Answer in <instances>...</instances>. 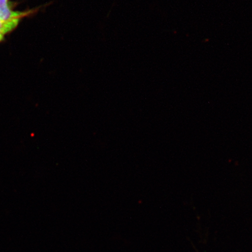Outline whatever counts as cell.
I'll return each instance as SVG.
<instances>
[{"mask_svg": "<svg viewBox=\"0 0 252 252\" xmlns=\"http://www.w3.org/2000/svg\"><path fill=\"white\" fill-rule=\"evenodd\" d=\"M29 14V12H15L9 6V0H0V21H8L21 19Z\"/></svg>", "mask_w": 252, "mask_h": 252, "instance_id": "6da1fadb", "label": "cell"}, {"mask_svg": "<svg viewBox=\"0 0 252 252\" xmlns=\"http://www.w3.org/2000/svg\"><path fill=\"white\" fill-rule=\"evenodd\" d=\"M20 19H14V20L8 21H0V42L4 39L6 33L14 30L17 27Z\"/></svg>", "mask_w": 252, "mask_h": 252, "instance_id": "7a4b0ae2", "label": "cell"}]
</instances>
